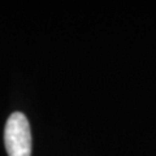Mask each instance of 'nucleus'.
I'll use <instances>...</instances> for the list:
<instances>
[{
    "label": "nucleus",
    "instance_id": "1",
    "mask_svg": "<svg viewBox=\"0 0 156 156\" xmlns=\"http://www.w3.org/2000/svg\"><path fill=\"white\" fill-rule=\"evenodd\" d=\"M4 143L8 156H30L31 133L26 116L14 112L9 116L4 130Z\"/></svg>",
    "mask_w": 156,
    "mask_h": 156
}]
</instances>
